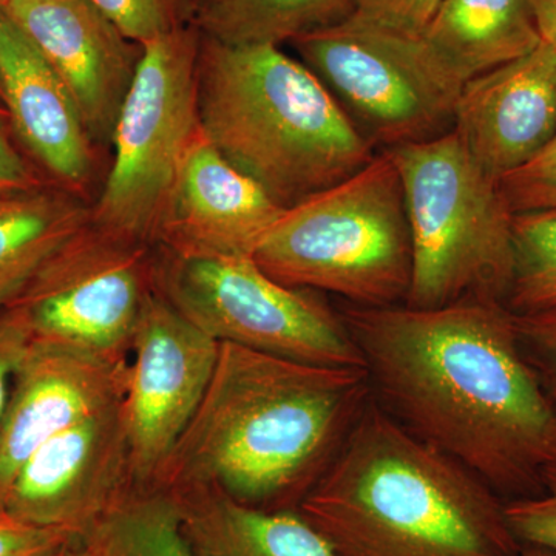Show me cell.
Here are the masks:
<instances>
[{
  "mask_svg": "<svg viewBox=\"0 0 556 556\" xmlns=\"http://www.w3.org/2000/svg\"><path fill=\"white\" fill-rule=\"evenodd\" d=\"M342 316L394 419L497 495L540 492L556 467V412L506 303L357 306Z\"/></svg>",
  "mask_w": 556,
  "mask_h": 556,
  "instance_id": "6da1fadb",
  "label": "cell"
},
{
  "mask_svg": "<svg viewBox=\"0 0 556 556\" xmlns=\"http://www.w3.org/2000/svg\"><path fill=\"white\" fill-rule=\"evenodd\" d=\"M371 393L365 368L318 367L219 343L203 401L156 490L217 492L249 507L295 510Z\"/></svg>",
  "mask_w": 556,
  "mask_h": 556,
  "instance_id": "7a4b0ae2",
  "label": "cell"
},
{
  "mask_svg": "<svg viewBox=\"0 0 556 556\" xmlns=\"http://www.w3.org/2000/svg\"><path fill=\"white\" fill-rule=\"evenodd\" d=\"M504 506L371 399L295 510L339 556H519Z\"/></svg>",
  "mask_w": 556,
  "mask_h": 556,
  "instance_id": "3957f363",
  "label": "cell"
},
{
  "mask_svg": "<svg viewBox=\"0 0 556 556\" xmlns=\"http://www.w3.org/2000/svg\"><path fill=\"white\" fill-rule=\"evenodd\" d=\"M199 115L207 141L283 208L375 159V144L316 73L278 46L201 33Z\"/></svg>",
  "mask_w": 556,
  "mask_h": 556,
  "instance_id": "277c9868",
  "label": "cell"
},
{
  "mask_svg": "<svg viewBox=\"0 0 556 556\" xmlns=\"http://www.w3.org/2000/svg\"><path fill=\"white\" fill-rule=\"evenodd\" d=\"M252 258L285 287L332 292L369 308L405 302L412 236L390 152L285 208Z\"/></svg>",
  "mask_w": 556,
  "mask_h": 556,
  "instance_id": "5b68a950",
  "label": "cell"
},
{
  "mask_svg": "<svg viewBox=\"0 0 556 556\" xmlns=\"http://www.w3.org/2000/svg\"><path fill=\"white\" fill-rule=\"evenodd\" d=\"M388 152L401 175L412 236L405 305L431 309L473 299L506 303L515 214L496 179L453 129Z\"/></svg>",
  "mask_w": 556,
  "mask_h": 556,
  "instance_id": "8992f818",
  "label": "cell"
},
{
  "mask_svg": "<svg viewBox=\"0 0 556 556\" xmlns=\"http://www.w3.org/2000/svg\"><path fill=\"white\" fill-rule=\"evenodd\" d=\"M201 31L189 24L142 46L121 109L112 169L91 222L155 247L156 230L190 142L199 135Z\"/></svg>",
  "mask_w": 556,
  "mask_h": 556,
  "instance_id": "52a82bcc",
  "label": "cell"
},
{
  "mask_svg": "<svg viewBox=\"0 0 556 556\" xmlns=\"http://www.w3.org/2000/svg\"><path fill=\"white\" fill-rule=\"evenodd\" d=\"M156 289L218 343L318 367L365 368L342 314L306 289L278 283L252 257H179L159 249Z\"/></svg>",
  "mask_w": 556,
  "mask_h": 556,
  "instance_id": "ba28073f",
  "label": "cell"
},
{
  "mask_svg": "<svg viewBox=\"0 0 556 556\" xmlns=\"http://www.w3.org/2000/svg\"><path fill=\"white\" fill-rule=\"evenodd\" d=\"M86 223L7 308L33 342L127 364L142 308L156 291L159 252Z\"/></svg>",
  "mask_w": 556,
  "mask_h": 556,
  "instance_id": "9c48e42d",
  "label": "cell"
},
{
  "mask_svg": "<svg viewBox=\"0 0 556 556\" xmlns=\"http://www.w3.org/2000/svg\"><path fill=\"white\" fill-rule=\"evenodd\" d=\"M291 43L372 144L388 150L453 129L463 89L431 64L419 38L348 17Z\"/></svg>",
  "mask_w": 556,
  "mask_h": 556,
  "instance_id": "30bf717a",
  "label": "cell"
},
{
  "mask_svg": "<svg viewBox=\"0 0 556 556\" xmlns=\"http://www.w3.org/2000/svg\"><path fill=\"white\" fill-rule=\"evenodd\" d=\"M219 343L160 294L146 302L131 342L123 409L131 482L156 489L161 471L195 416Z\"/></svg>",
  "mask_w": 556,
  "mask_h": 556,
  "instance_id": "8fae6325",
  "label": "cell"
},
{
  "mask_svg": "<svg viewBox=\"0 0 556 556\" xmlns=\"http://www.w3.org/2000/svg\"><path fill=\"white\" fill-rule=\"evenodd\" d=\"M121 402L43 442L14 475L0 507L78 540L89 533L135 489Z\"/></svg>",
  "mask_w": 556,
  "mask_h": 556,
  "instance_id": "7c38bea8",
  "label": "cell"
},
{
  "mask_svg": "<svg viewBox=\"0 0 556 556\" xmlns=\"http://www.w3.org/2000/svg\"><path fill=\"white\" fill-rule=\"evenodd\" d=\"M3 13L38 47L68 87L93 142H112L142 46L91 0H14Z\"/></svg>",
  "mask_w": 556,
  "mask_h": 556,
  "instance_id": "4fadbf2b",
  "label": "cell"
},
{
  "mask_svg": "<svg viewBox=\"0 0 556 556\" xmlns=\"http://www.w3.org/2000/svg\"><path fill=\"white\" fill-rule=\"evenodd\" d=\"M283 211L200 127L179 166L155 248L179 257H252Z\"/></svg>",
  "mask_w": 556,
  "mask_h": 556,
  "instance_id": "5bb4252c",
  "label": "cell"
},
{
  "mask_svg": "<svg viewBox=\"0 0 556 556\" xmlns=\"http://www.w3.org/2000/svg\"><path fill=\"white\" fill-rule=\"evenodd\" d=\"M453 130L496 181L532 160L556 135V51L541 42L464 84Z\"/></svg>",
  "mask_w": 556,
  "mask_h": 556,
  "instance_id": "9a60e30c",
  "label": "cell"
},
{
  "mask_svg": "<svg viewBox=\"0 0 556 556\" xmlns=\"http://www.w3.org/2000/svg\"><path fill=\"white\" fill-rule=\"evenodd\" d=\"M127 364L31 343L16 375L0 427V501L20 468L54 434L118 404Z\"/></svg>",
  "mask_w": 556,
  "mask_h": 556,
  "instance_id": "2e32d148",
  "label": "cell"
},
{
  "mask_svg": "<svg viewBox=\"0 0 556 556\" xmlns=\"http://www.w3.org/2000/svg\"><path fill=\"white\" fill-rule=\"evenodd\" d=\"M0 91L17 137L61 189L78 193L93 174V144L68 87L38 47L0 11Z\"/></svg>",
  "mask_w": 556,
  "mask_h": 556,
  "instance_id": "e0dca14e",
  "label": "cell"
},
{
  "mask_svg": "<svg viewBox=\"0 0 556 556\" xmlns=\"http://www.w3.org/2000/svg\"><path fill=\"white\" fill-rule=\"evenodd\" d=\"M428 60L455 86L535 50L533 0H441L419 36Z\"/></svg>",
  "mask_w": 556,
  "mask_h": 556,
  "instance_id": "ac0fdd59",
  "label": "cell"
},
{
  "mask_svg": "<svg viewBox=\"0 0 556 556\" xmlns=\"http://www.w3.org/2000/svg\"><path fill=\"white\" fill-rule=\"evenodd\" d=\"M193 556H339L298 510H265L217 492L170 495Z\"/></svg>",
  "mask_w": 556,
  "mask_h": 556,
  "instance_id": "d6986e66",
  "label": "cell"
},
{
  "mask_svg": "<svg viewBox=\"0 0 556 556\" xmlns=\"http://www.w3.org/2000/svg\"><path fill=\"white\" fill-rule=\"evenodd\" d=\"M90 218L80 197L61 188L43 186L0 200V309Z\"/></svg>",
  "mask_w": 556,
  "mask_h": 556,
  "instance_id": "ffe728a7",
  "label": "cell"
},
{
  "mask_svg": "<svg viewBox=\"0 0 556 556\" xmlns=\"http://www.w3.org/2000/svg\"><path fill=\"white\" fill-rule=\"evenodd\" d=\"M353 14V0H211L197 13L207 38L232 46H278Z\"/></svg>",
  "mask_w": 556,
  "mask_h": 556,
  "instance_id": "44dd1931",
  "label": "cell"
},
{
  "mask_svg": "<svg viewBox=\"0 0 556 556\" xmlns=\"http://www.w3.org/2000/svg\"><path fill=\"white\" fill-rule=\"evenodd\" d=\"M80 541L94 556H193L177 501L156 489H131Z\"/></svg>",
  "mask_w": 556,
  "mask_h": 556,
  "instance_id": "7402d4cb",
  "label": "cell"
},
{
  "mask_svg": "<svg viewBox=\"0 0 556 556\" xmlns=\"http://www.w3.org/2000/svg\"><path fill=\"white\" fill-rule=\"evenodd\" d=\"M506 306L515 316L556 309V211L514 215V274Z\"/></svg>",
  "mask_w": 556,
  "mask_h": 556,
  "instance_id": "603a6c76",
  "label": "cell"
},
{
  "mask_svg": "<svg viewBox=\"0 0 556 556\" xmlns=\"http://www.w3.org/2000/svg\"><path fill=\"white\" fill-rule=\"evenodd\" d=\"M126 38L139 46L190 24L195 0H91Z\"/></svg>",
  "mask_w": 556,
  "mask_h": 556,
  "instance_id": "cb8c5ba5",
  "label": "cell"
},
{
  "mask_svg": "<svg viewBox=\"0 0 556 556\" xmlns=\"http://www.w3.org/2000/svg\"><path fill=\"white\" fill-rule=\"evenodd\" d=\"M514 214L556 211V135L521 167L497 179Z\"/></svg>",
  "mask_w": 556,
  "mask_h": 556,
  "instance_id": "d4e9b609",
  "label": "cell"
},
{
  "mask_svg": "<svg viewBox=\"0 0 556 556\" xmlns=\"http://www.w3.org/2000/svg\"><path fill=\"white\" fill-rule=\"evenodd\" d=\"M504 508L519 543L556 552V467L544 475L540 492L508 501Z\"/></svg>",
  "mask_w": 556,
  "mask_h": 556,
  "instance_id": "484cf974",
  "label": "cell"
},
{
  "mask_svg": "<svg viewBox=\"0 0 556 556\" xmlns=\"http://www.w3.org/2000/svg\"><path fill=\"white\" fill-rule=\"evenodd\" d=\"M441 0H353L350 17L383 30L419 38Z\"/></svg>",
  "mask_w": 556,
  "mask_h": 556,
  "instance_id": "4316f807",
  "label": "cell"
},
{
  "mask_svg": "<svg viewBox=\"0 0 556 556\" xmlns=\"http://www.w3.org/2000/svg\"><path fill=\"white\" fill-rule=\"evenodd\" d=\"M515 317L522 348L556 412V309Z\"/></svg>",
  "mask_w": 556,
  "mask_h": 556,
  "instance_id": "83f0119b",
  "label": "cell"
},
{
  "mask_svg": "<svg viewBox=\"0 0 556 556\" xmlns=\"http://www.w3.org/2000/svg\"><path fill=\"white\" fill-rule=\"evenodd\" d=\"M78 538L28 525L0 507V556H51Z\"/></svg>",
  "mask_w": 556,
  "mask_h": 556,
  "instance_id": "f1b7e54d",
  "label": "cell"
},
{
  "mask_svg": "<svg viewBox=\"0 0 556 556\" xmlns=\"http://www.w3.org/2000/svg\"><path fill=\"white\" fill-rule=\"evenodd\" d=\"M33 343L30 329L16 309H0V427L13 386L14 375Z\"/></svg>",
  "mask_w": 556,
  "mask_h": 556,
  "instance_id": "f546056e",
  "label": "cell"
},
{
  "mask_svg": "<svg viewBox=\"0 0 556 556\" xmlns=\"http://www.w3.org/2000/svg\"><path fill=\"white\" fill-rule=\"evenodd\" d=\"M5 121L9 118L0 112V193L14 195L43 188L35 172L7 137L3 130Z\"/></svg>",
  "mask_w": 556,
  "mask_h": 556,
  "instance_id": "4dcf8cb0",
  "label": "cell"
},
{
  "mask_svg": "<svg viewBox=\"0 0 556 556\" xmlns=\"http://www.w3.org/2000/svg\"><path fill=\"white\" fill-rule=\"evenodd\" d=\"M541 39L556 51V0H533Z\"/></svg>",
  "mask_w": 556,
  "mask_h": 556,
  "instance_id": "1f68e13d",
  "label": "cell"
},
{
  "mask_svg": "<svg viewBox=\"0 0 556 556\" xmlns=\"http://www.w3.org/2000/svg\"><path fill=\"white\" fill-rule=\"evenodd\" d=\"M51 556H94L91 554L90 548L86 546L80 540L72 541L67 546L54 552Z\"/></svg>",
  "mask_w": 556,
  "mask_h": 556,
  "instance_id": "d6a6232c",
  "label": "cell"
},
{
  "mask_svg": "<svg viewBox=\"0 0 556 556\" xmlns=\"http://www.w3.org/2000/svg\"><path fill=\"white\" fill-rule=\"evenodd\" d=\"M519 556H556V552L538 546H526Z\"/></svg>",
  "mask_w": 556,
  "mask_h": 556,
  "instance_id": "836d02e7",
  "label": "cell"
},
{
  "mask_svg": "<svg viewBox=\"0 0 556 556\" xmlns=\"http://www.w3.org/2000/svg\"><path fill=\"white\" fill-rule=\"evenodd\" d=\"M0 112H2L3 115H5L7 118H9V113H7L5 108H3L2 91H0Z\"/></svg>",
  "mask_w": 556,
  "mask_h": 556,
  "instance_id": "e575fe53",
  "label": "cell"
},
{
  "mask_svg": "<svg viewBox=\"0 0 556 556\" xmlns=\"http://www.w3.org/2000/svg\"><path fill=\"white\" fill-rule=\"evenodd\" d=\"M195 2H197V13H199V10L201 9V7H203L204 3L211 2V0H195Z\"/></svg>",
  "mask_w": 556,
  "mask_h": 556,
  "instance_id": "d590c367",
  "label": "cell"
},
{
  "mask_svg": "<svg viewBox=\"0 0 556 556\" xmlns=\"http://www.w3.org/2000/svg\"><path fill=\"white\" fill-rule=\"evenodd\" d=\"M11 2H14V0H0V10L5 9Z\"/></svg>",
  "mask_w": 556,
  "mask_h": 556,
  "instance_id": "8d00e7d4",
  "label": "cell"
},
{
  "mask_svg": "<svg viewBox=\"0 0 556 556\" xmlns=\"http://www.w3.org/2000/svg\"><path fill=\"white\" fill-rule=\"evenodd\" d=\"M14 195H16V193H14ZM5 197H9V195H7V193H0V200L5 199Z\"/></svg>",
  "mask_w": 556,
  "mask_h": 556,
  "instance_id": "74e56055",
  "label": "cell"
},
{
  "mask_svg": "<svg viewBox=\"0 0 556 556\" xmlns=\"http://www.w3.org/2000/svg\"><path fill=\"white\" fill-rule=\"evenodd\" d=\"M3 200V199H2Z\"/></svg>",
  "mask_w": 556,
  "mask_h": 556,
  "instance_id": "f35d334b",
  "label": "cell"
}]
</instances>
